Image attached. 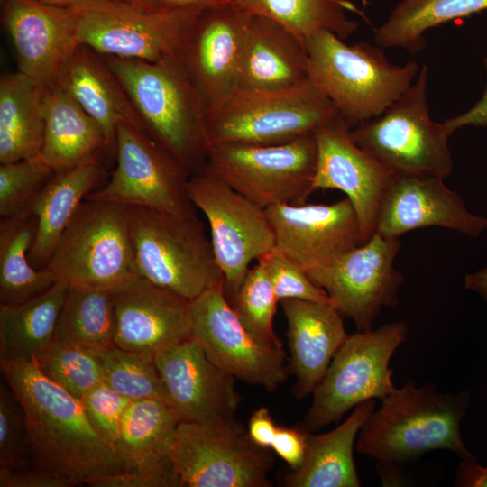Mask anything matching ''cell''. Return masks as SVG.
<instances>
[{"mask_svg":"<svg viewBox=\"0 0 487 487\" xmlns=\"http://www.w3.org/2000/svg\"><path fill=\"white\" fill-rule=\"evenodd\" d=\"M400 245V238L374 233L331 265L308 275L343 318L352 320L357 331H370L381 308L398 305L404 280L394 262Z\"/></svg>","mask_w":487,"mask_h":487,"instance_id":"cell-15","label":"cell"},{"mask_svg":"<svg viewBox=\"0 0 487 487\" xmlns=\"http://www.w3.org/2000/svg\"><path fill=\"white\" fill-rule=\"evenodd\" d=\"M119 3H124L132 5L144 6V7H157L155 0H113Z\"/></svg>","mask_w":487,"mask_h":487,"instance_id":"cell-54","label":"cell"},{"mask_svg":"<svg viewBox=\"0 0 487 487\" xmlns=\"http://www.w3.org/2000/svg\"><path fill=\"white\" fill-rule=\"evenodd\" d=\"M73 9L81 45L102 56L149 62L177 55L200 14L113 0H91Z\"/></svg>","mask_w":487,"mask_h":487,"instance_id":"cell-13","label":"cell"},{"mask_svg":"<svg viewBox=\"0 0 487 487\" xmlns=\"http://www.w3.org/2000/svg\"><path fill=\"white\" fill-rule=\"evenodd\" d=\"M306 446L305 428L278 426L271 449L294 471L303 462Z\"/></svg>","mask_w":487,"mask_h":487,"instance_id":"cell-46","label":"cell"},{"mask_svg":"<svg viewBox=\"0 0 487 487\" xmlns=\"http://www.w3.org/2000/svg\"><path fill=\"white\" fill-rule=\"evenodd\" d=\"M100 154L57 170L25 210L37 217V232L29 252L36 269L46 268L63 232L86 198L99 188L104 168Z\"/></svg>","mask_w":487,"mask_h":487,"instance_id":"cell-27","label":"cell"},{"mask_svg":"<svg viewBox=\"0 0 487 487\" xmlns=\"http://www.w3.org/2000/svg\"><path fill=\"white\" fill-rule=\"evenodd\" d=\"M259 259L265 265L279 301L297 299L330 303L326 291L316 285L304 270L275 247Z\"/></svg>","mask_w":487,"mask_h":487,"instance_id":"cell-42","label":"cell"},{"mask_svg":"<svg viewBox=\"0 0 487 487\" xmlns=\"http://www.w3.org/2000/svg\"><path fill=\"white\" fill-rule=\"evenodd\" d=\"M191 336L216 366L245 383L275 391L288 379L282 348L265 345L244 326L224 284L191 300Z\"/></svg>","mask_w":487,"mask_h":487,"instance_id":"cell-16","label":"cell"},{"mask_svg":"<svg viewBox=\"0 0 487 487\" xmlns=\"http://www.w3.org/2000/svg\"><path fill=\"white\" fill-rule=\"evenodd\" d=\"M115 310L110 291L68 287L53 339L93 348L112 347L115 346Z\"/></svg>","mask_w":487,"mask_h":487,"instance_id":"cell-36","label":"cell"},{"mask_svg":"<svg viewBox=\"0 0 487 487\" xmlns=\"http://www.w3.org/2000/svg\"><path fill=\"white\" fill-rule=\"evenodd\" d=\"M30 451L23 409L8 384L0 388V468L29 467Z\"/></svg>","mask_w":487,"mask_h":487,"instance_id":"cell-41","label":"cell"},{"mask_svg":"<svg viewBox=\"0 0 487 487\" xmlns=\"http://www.w3.org/2000/svg\"><path fill=\"white\" fill-rule=\"evenodd\" d=\"M483 67L486 86L481 98L468 110L444 121L450 135L465 126L487 127V57L483 59Z\"/></svg>","mask_w":487,"mask_h":487,"instance_id":"cell-47","label":"cell"},{"mask_svg":"<svg viewBox=\"0 0 487 487\" xmlns=\"http://www.w3.org/2000/svg\"><path fill=\"white\" fill-rule=\"evenodd\" d=\"M275 248L307 274L327 267L363 244L355 210L345 198L333 204H278L266 208Z\"/></svg>","mask_w":487,"mask_h":487,"instance_id":"cell-17","label":"cell"},{"mask_svg":"<svg viewBox=\"0 0 487 487\" xmlns=\"http://www.w3.org/2000/svg\"><path fill=\"white\" fill-rule=\"evenodd\" d=\"M407 334V325L397 321L348 335L312 392L304 428L319 430L359 404L392 392L396 387L390 361Z\"/></svg>","mask_w":487,"mask_h":487,"instance_id":"cell-10","label":"cell"},{"mask_svg":"<svg viewBox=\"0 0 487 487\" xmlns=\"http://www.w3.org/2000/svg\"><path fill=\"white\" fill-rule=\"evenodd\" d=\"M377 472L384 486H395L402 482V474L396 463L377 462Z\"/></svg>","mask_w":487,"mask_h":487,"instance_id":"cell-52","label":"cell"},{"mask_svg":"<svg viewBox=\"0 0 487 487\" xmlns=\"http://www.w3.org/2000/svg\"><path fill=\"white\" fill-rule=\"evenodd\" d=\"M314 133L275 145L210 144L204 170L267 208L306 203L315 191Z\"/></svg>","mask_w":487,"mask_h":487,"instance_id":"cell-9","label":"cell"},{"mask_svg":"<svg viewBox=\"0 0 487 487\" xmlns=\"http://www.w3.org/2000/svg\"><path fill=\"white\" fill-rule=\"evenodd\" d=\"M309 80L352 128L381 115L415 81L417 61L391 62L383 48L360 41L347 44L320 31L306 41Z\"/></svg>","mask_w":487,"mask_h":487,"instance_id":"cell-4","label":"cell"},{"mask_svg":"<svg viewBox=\"0 0 487 487\" xmlns=\"http://www.w3.org/2000/svg\"><path fill=\"white\" fill-rule=\"evenodd\" d=\"M42 4L61 7V8H77L91 0H36Z\"/></svg>","mask_w":487,"mask_h":487,"instance_id":"cell-53","label":"cell"},{"mask_svg":"<svg viewBox=\"0 0 487 487\" xmlns=\"http://www.w3.org/2000/svg\"><path fill=\"white\" fill-rule=\"evenodd\" d=\"M94 350L100 363L103 382L114 391L131 400L152 399L170 405L153 354L117 346Z\"/></svg>","mask_w":487,"mask_h":487,"instance_id":"cell-37","label":"cell"},{"mask_svg":"<svg viewBox=\"0 0 487 487\" xmlns=\"http://www.w3.org/2000/svg\"><path fill=\"white\" fill-rule=\"evenodd\" d=\"M155 5L167 10L201 13L235 5V0H155Z\"/></svg>","mask_w":487,"mask_h":487,"instance_id":"cell-50","label":"cell"},{"mask_svg":"<svg viewBox=\"0 0 487 487\" xmlns=\"http://www.w3.org/2000/svg\"><path fill=\"white\" fill-rule=\"evenodd\" d=\"M188 190L195 207L207 219L215 257L224 275V292L230 302L250 263L275 247L266 208L206 170L190 176Z\"/></svg>","mask_w":487,"mask_h":487,"instance_id":"cell-12","label":"cell"},{"mask_svg":"<svg viewBox=\"0 0 487 487\" xmlns=\"http://www.w3.org/2000/svg\"><path fill=\"white\" fill-rule=\"evenodd\" d=\"M464 288L477 293L487 302V266L467 273L464 277Z\"/></svg>","mask_w":487,"mask_h":487,"instance_id":"cell-51","label":"cell"},{"mask_svg":"<svg viewBox=\"0 0 487 487\" xmlns=\"http://www.w3.org/2000/svg\"><path fill=\"white\" fill-rule=\"evenodd\" d=\"M127 207L139 276L189 300L224 284L211 240L196 212Z\"/></svg>","mask_w":487,"mask_h":487,"instance_id":"cell-5","label":"cell"},{"mask_svg":"<svg viewBox=\"0 0 487 487\" xmlns=\"http://www.w3.org/2000/svg\"><path fill=\"white\" fill-rule=\"evenodd\" d=\"M45 87L17 71L0 79V164L41 155Z\"/></svg>","mask_w":487,"mask_h":487,"instance_id":"cell-31","label":"cell"},{"mask_svg":"<svg viewBox=\"0 0 487 487\" xmlns=\"http://www.w3.org/2000/svg\"><path fill=\"white\" fill-rule=\"evenodd\" d=\"M54 172L41 156L1 164L0 216L23 212Z\"/></svg>","mask_w":487,"mask_h":487,"instance_id":"cell-40","label":"cell"},{"mask_svg":"<svg viewBox=\"0 0 487 487\" xmlns=\"http://www.w3.org/2000/svg\"><path fill=\"white\" fill-rule=\"evenodd\" d=\"M1 1L18 71L44 87L55 84L61 67L80 45L75 10L36 0Z\"/></svg>","mask_w":487,"mask_h":487,"instance_id":"cell-23","label":"cell"},{"mask_svg":"<svg viewBox=\"0 0 487 487\" xmlns=\"http://www.w3.org/2000/svg\"><path fill=\"white\" fill-rule=\"evenodd\" d=\"M46 269L55 281L113 292L139 276L128 207L85 199L60 236Z\"/></svg>","mask_w":487,"mask_h":487,"instance_id":"cell-7","label":"cell"},{"mask_svg":"<svg viewBox=\"0 0 487 487\" xmlns=\"http://www.w3.org/2000/svg\"><path fill=\"white\" fill-rule=\"evenodd\" d=\"M278 426L265 407H261L251 415L247 431L252 440L258 446L270 448L275 437Z\"/></svg>","mask_w":487,"mask_h":487,"instance_id":"cell-48","label":"cell"},{"mask_svg":"<svg viewBox=\"0 0 487 487\" xmlns=\"http://www.w3.org/2000/svg\"><path fill=\"white\" fill-rule=\"evenodd\" d=\"M338 116L328 98L309 80L274 90L236 88L207 111L210 144L275 145L313 133Z\"/></svg>","mask_w":487,"mask_h":487,"instance_id":"cell-6","label":"cell"},{"mask_svg":"<svg viewBox=\"0 0 487 487\" xmlns=\"http://www.w3.org/2000/svg\"><path fill=\"white\" fill-rule=\"evenodd\" d=\"M154 359L180 422L235 419L241 401L236 379L211 362L192 336L155 354Z\"/></svg>","mask_w":487,"mask_h":487,"instance_id":"cell-21","label":"cell"},{"mask_svg":"<svg viewBox=\"0 0 487 487\" xmlns=\"http://www.w3.org/2000/svg\"><path fill=\"white\" fill-rule=\"evenodd\" d=\"M235 5L249 14L279 23L304 45L320 31H328L345 41L359 26L349 15L359 13L353 0H235Z\"/></svg>","mask_w":487,"mask_h":487,"instance_id":"cell-35","label":"cell"},{"mask_svg":"<svg viewBox=\"0 0 487 487\" xmlns=\"http://www.w3.org/2000/svg\"><path fill=\"white\" fill-rule=\"evenodd\" d=\"M68 286L48 290L19 305H0V361L32 360L54 337Z\"/></svg>","mask_w":487,"mask_h":487,"instance_id":"cell-33","label":"cell"},{"mask_svg":"<svg viewBox=\"0 0 487 487\" xmlns=\"http://www.w3.org/2000/svg\"><path fill=\"white\" fill-rule=\"evenodd\" d=\"M0 363L23 409L32 466L76 485L118 471L113 447L95 430L80 399L46 377L33 360Z\"/></svg>","mask_w":487,"mask_h":487,"instance_id":"cell-1","label":"cell"},{"mask_svg":"<svg viewBox=\"0 0 487 487\" xmlns=\"http://www.w3.org/2000/svg\"><path fill=\"white\" fill-rule=\"evenodd\" d=\"M428 69L381 115L351 129L353 140L394 173L449 177L454 161L444 122L432 119Z\"/></svg>","mask_w":487,"mask_h":487,"instance_id":"cell-8","label":"cell"},{"mask_svg":"<svg viewBox=\"0 0 487 487\" xmlns=\"http://www.w3.org/2000/svg\"><path fill=\"white\" fill-rule=\"evenodd\" d=\"M116 166L109 180L86 199L178 214L194 213L188 169L148 132L118 125Z\"/></svg>","mask_w":487,"mask_h":487,"instance_id":"cell-14","label":"cell"},{"mask_svg":"<svg viewBox=\"0 0 487 487\" xmlns=\"http://www.w3.org/2000/svg\"><path fill=\"white\" fill-rule=\"evenodd\" d=\"M279 299L262 260L250 268L235 297L229 302L246 330L260 343L282 348L273 329Z\"/></svg>","mask_w":487,"mask_h":487,"instance_id":"cell-39","label":"cell"},{"mask_svg":"<svg viewBox=\"0 0 487 487\" xmlns=\"http://www.w3.org/2000/svg\"><path fill=\"white\" fill-rule=\"evenodd\" d=\"M376 409L374 400L356 406L333 430L314 435L306 428V452L301 465L289 473L287 487H359L354 448L359 431Z\"/></svg>","mask_w":487,"mask_h":487,"instance_id":"cell-29","label":"cell"},{"mask_svg":"<svg viewBox=\"0 0 487 487\" xmlns=\"http://www.w3.org/2000/svg\"><path fill=\"white\" fill-rule=\"evenodd\" d=\"M56 83L101 127L108 149L115 148L119 124L146 128L104 57L79 45L61 67Z\"/></svg>","mask_w":487,"mask_h":487,"instance_id":"cell-25","label":"cell"},{"mask_svg":"<svg viewBox=\"0 0 487 487\" xmlns=\"http://www.w3.org/2000/svg\"><path fill=\"white\" fill-rule=\"evenodd\" d=\"M485 10L487 0H400L376 29L374 41L416 54L426 48L429 29Z\"/></svg>","mask_w":487,"mask_h":487,"instance_id":"cell-34","label":"cell"},{"mask_svg":"<svg viewBox=\"0 0 487 487\" xmlns=\"http://www.w3.org/2000/svg\"><path fill=\"white\" fill-rule=\"evenodd\" d=\"M456 487H487V464L482 466L476 459H461L455 470Z\"/></svg>","mask_w":487,"mask_h":487,"instance_id":"cell-49","label":"cell"},{"mask_svg":"<svg viewBox=\"0 0 487 487\" xmlns=\"http://www.w3.org/2000/svg\"><path fill=\"white\" fill-rule=\"evenodd\" d=\"M80 400L95 430L113 447L123 415L131 400L102 381L86 392Z\"/></svg>","mask_w":487,"mask_h":487,"instance_id":"cell-43","label":"cell"},{"mask_svg":"<svg viewBox=\"0 0 487 487\" xmlns=\"http://www.w3.org/2000/svg\"><path fill=\"white\" fill-rule=\"evenodd\" d=\"M72 481L57 473L24 467L19 469L0 468V487H72Z\"/></svg>","mask_w":487,"mask_h":487,"instance_id":"cell-45","label":"cell"},{"mask_svg":"<svg viewBox=\"0 0 487 487\" xmlns=\"http://www.w3.org/2000/svg\"><path fill=\"white\" fill-rule=\"evenodd\" d=\"M280 303L288 323V367L296 379L292 391L303 399L321 381L348 334L329 302L286 299Z\"/></svg>","mask_w":487,"mask_h":487,"instance_id":"cell-24","label":"cell"},{"mask_svg":"<svg viewBox=\"0 0 487 487\" xmlns=\"http://www.w3.org/2000/svg\"><path fill=\"white\" fill-rule=\"evenodd\" d=\"M179 423L172 408L163 401L131 400L113 446L117 472L174 468L170 454Z\"/></svg>","mask_w":487,"mask_h":487,"instance_id":"cell-28","label":"cell"},{"mask_svg":"<svg viewBox=\"0 0 487 487\" xmlns=\"http://www.w3.org/2000/svg\"><path fill=\"white\" fill-rule=\"evenodd\" d=\"M91 487H180L175 468L154 471L116 472L87 482Z\"/></svg>","mask_w":487,"mask_h":487,"instance_id":"cell-44","label":"cell"},{"mask_svg":"<svg viewBox=\"0 0 487 487\" xmlns=\"http://www.w3.org/2000/svg\"><path fill=\"white\" fill-rule=\"evenodd\" d=\"M381 400L359 431L357 453L396 464L411 463L436 450L453 452L460 459L477 458L460 429L471 404L468 391L442 393L434 382L417 386L410 380Z\"/></svg>","mask_w":487,"mask_h":487,"instance_id":"cell-2","label":"cell"},{"mask_svg":"<svg viewBox=\"0 0 487 487\" xmlns=\"http://www.w3.org/2000/svg\"><path fill=\"white\" fill-rule=\"evenodd\" d=\"M115 345L155 354L191 337V300L136 276L111 292Z\"/></svg>","mask_w":487,"mask_h":487,"instance_id":"cell-22","label":"cell"},{"mask_svg":"<svg viewBox=\"0 0 487 487\" xmlns=\"http://www.w3.org/2000/svg\"><path fill=\"white\" fill-rule=\"evenodd\" d=\"M443 178L394 173L380 202L375 231L381 236L437 226L475 238L487 229V218L471 212Z\"/></svg>","mask_w":487,"mask_h":487,"instance_id":"cell-18","label":"cell"},{"mask_svg":"<svg viewBox=\"0 0 487 487\" xmlns=\"http://www.w3.org/2000/svg\"><path fill=\"white\" fill-rule=\"evenodd\" d=\"M271 450L256 445L235 419L180 422L170 459L181 486L271 487Z\"/></svg>","mask_w":487,"mask_h":487,"instance_id":"cell-11","label":"cell"},{"mask_svg":"<svg viewBox=\"0 0 487 487\" xmlns=\"http://www.w3.org/2000/svg\"><path fill=\"white\" fill-rule=\"evenodd\" d=\"M248 17L235 5L204 11L181 43L177 55L207 111L238 87Z\"/></svg>","mask_w":487,"mask_h":487,"instance_id":"cell-20","label":"cell"},{"mask_svg":"<svg viewBox=\"0 0 487 487\" xmlns=\"http://www.w3.org/2000/svg\"><path fill=\"white\" fill-rule=\"evenodd\" d=\"M41 159L55 171L71 168L108 149L99 124L57 83L43 94Z\"/></svg>","mask_w":487,"mask_h":487,"instance_id":"cell-30","label":"cell"},{"mask_svg":"<svg viewBox=\"0 0 487 487\" xmlns=\"http://www.w3.org/2000/svg\"><path fill=\"white\" fill-rule=\"evenodd\" d=\"M32 360L46 377L78 399L103 381L93 347L53 339Z\"/></svg>","mask_w":487,"mask_h":487,"instance_id":"cell-38","label":"cell"},{"mask_svg":"<svg viewBox=\"0 0 487 487\" xmlns=\"http://www.w3.org/2000/svg\"><path fill=\"white\" fill-rule=\"evenodd\" d=\"M308 79L304 43L279 23L265 16L249 14L237 88L274 90Z\"/></svg>","mask_w":487,"mask_h":487,"instance_id":"cell-26","label":"cell"},{"mask_svg":"<svg viewBox=\"0 0 487 487\" xmlns=\"http://www.w3.org/2000/svg\"><path fill=\"white\" fill-rule=\"evenodd\" d=\"M103 57L147 132L191 175L202 172L210 146L207 109L178 55L156 62Z\"/></svg>","mask_w":487,"mask_h":487,"instance_id":"cell-3","label":"cell"},{"mask_svg":"<svg viewBox=\"0 0 487 487\" xmlns=\"http://www.w3.org/2000/svg\"><path fill=\"white\" fill-rule=\"evenodd\" d=\"M37 232V217L23 212L0 221V305L24 303L48 290L56 281L46 269H36L29 252Z\"/></svg>","mask_w":487,"mask_h":487,"instance_id":"cell-32","label":"cell"},{"mask_svg":"<svg viewBox=\"0 0 487 487\" xmlns=\"http://www.w3.org/2000/svg\"><path fill=\"white\" fill-rule=\"evenodd\" d=\"M350 132L339 115L316 129L317 158L312 185L314 190L337 189L346 195L364 243L374 234L379 205L394 172L361 148Z\"/></svg>","mask_w":487,"mask_h":487,"instance_id":"cell-19","label":"cell"}]
</instances>
